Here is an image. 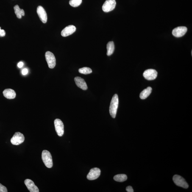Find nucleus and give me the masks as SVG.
I'll return each instance as SVG.
<instances>
[{
	"label": "nucleus",
	"instance_id": "9b49d317",
	"mask_svg": "<svg viewBox=\"0 0 192 192\" xmlns=\"http://www.w3.org/2000/svg\"><path fill=\"white\" fill-rule=\"evenodd\" d=\"M37 12L41 21L43 23L47 22V16L46 11L41 6H39L37 8Z\"/></svg>",
	"mask_w": 192,
	"mask_h": 192
},
{
	"label": "nucleus",
	"instance_id": "4be33fe9",
	"mask_svg": "<svg viewBox=\"0 0 192 192\" xmlns=\"http://www.w3.org/2000/svg\"><path fill=\"white\" fill-rule=\"evenodd\" d=\"M7 188L6 187L0 184V192H7Z\"/></svg>",
	"mask_w": 192,
	"mask_h": 192
},
{
	"label": "nucleus",
	"instance_id": "ddd939ff",
	"mask_svg": "<svg viewBox=\"0 0 192 192\" xmlns=\"http://www.w3.org/2000/svg\"><path fill=\"white\" fill-rule=\"evenodd\" d=\"M25 184L28 189L30 192H39V189L34 184V182L30 179H26L24 181Z\"/></svg>",
	"mask_w": 192,
	"mask_h": 192
},
{
	"label": "nucleus",
	"instance_id": "0eeeda50",
	"mask_svg": "<svg viewBox=\"0 0 192 192\" xmlns=\"http://www.w3.org/2000/svg\"><path fill=\"white\" fill-rule=\"evenodd\" d=\"M54 125L57 135L59 136H62L64 132V125L63 122L60 119H56L54 121Z\"/></svg>",
	"mask_w": 192,
	"mask_h": 192
},
{
	"label": "nucleus",
	"instance_id": "423d86ee",
	"mask_svg": "<svg viewBox=\"0 0 192 192\" xmlns=\"http://www.w3.org/2000/svg\"><path fill=\"white\" fill-rule=\"evenodd\" d=\"M25 137L22 134L19 132L15 133L11 139V142L12 145H19L24 141Z\"/></svg>",
	"mask_w": 192,
	"mask_h": 192
},
{
	"label": "nucleus",
	"instance_id": "6e6552de",
	"mask_svg": "<svg viewBox=\"0 0 192 192\" xmlns=\"http://www.w3.org/2000/svg\"><path fill=\"white\" fill-rule=\"evenodd\" d=\"M158 73L155 70L148 69L143 73V76L145 78L149 81L154 80L157 77Z\"/></svg>",
	"mask_w": 192,
	"mask_h": 192
},
{
	"label": "nucleus",
	"instance_id": "1a4fd4ad",
	"mask_svg": "<svg viewBox=\"0 0 192 192\" xmlns=\"http://www.w3.org/2000/svg\"><path fill=\"white\" fill-rule=\"evenodd\" d=\"M188 30V29L185 26H179L175 28L172 31L174 36L177 37H181L185 35Z\"/></svg>",
	"mask_w": 192,
	"mask_h": 192
},
{
	"label": "nucleus",
	"instance_id": "5701e85b",
	"mask_svg": "<svg viewBox=\"0 0 192 192\" xmlns=\"http://www.w3.org/2000/svg\"><path fill=\"white\" fill-rule=\"evenodd\" d=\"M6 35V32L4 30L1 29L0 27V36L4 37Z\"/></svg>",
	"mask_w": 192,
	"mask_h": 192
},
{
	"label": "nucleus",
	"instance_id": "393cba45",
	"mask_svg": "<svg viewBox=\"0 0 192 192\" xmlns=\"http://www.w3.org/2000/svg\"><path fill=\"white\" fill-rule=\"evenodd\" d=\"M22 73L24 75H26L28 73V70L27 69L25 68L22 71Z\"/></svg>",
	"mask_w": 192,
	"mask_h": 192
},
{
	"label": "nucleus",
	"instance_id": "dca6fc26",
	"mask_svg": "<svg viewBox=\"0 0 192 192\" xmlns=\"http://www.w3.org/2000/svg\"><path fill=\"white\" fill-rule=\"evenodd\" d=\"M152 91V88L151 87H148L141 92L140 94V98L142 99H146L150 95Z\"/></svg>",
	"mask_w": 192,
	"mask_h": 192
},
{
	"label": "nucleus",
	"instance_id": "6ab92c4d",
	"mask_svg": "<svg viewBox=\"0 0 192 192\" xmlns=\"http://www.w3.org/2000/svg\"><path fill=\"white\" fill-rule=\"evenodd\" d=\"M127 176L125 174H120L114 176V179L116 182H122L127 180Z\"/></svg>",
	"mask_w": 192,
	"mask_h": 192
},
{
	"label": "nucleus",
	"instance_id": "412c9836",
	"mask_svg": "<svg viewBox=\"0 0 192 192\" xmlns=\"http://www.w3.org/2000/svg\"><path fill=\"white\" fill-rule=\"evenodd\" d=\"M82 3V0H70L69 4L73 7H76L80 6Z\"/></svg>",
	"mask_w": 192,
	"mask_h": 192
},
{
	"label": "nucleus",
	"instance_id": "f257e3e1",
	"mask_svg": "<svg viewBox=\"0 0 192 192\" xmlns=\"http://www.w3.org/2000/svg\"><path fill=\"white\" fill-rule=\"evenodd\" d=\"M118 105V95L115 94L112 97L109 109L110 115L112 118H115L116 117Z\"/></svg>",
	"mask_w": 192,
	"mask_h": 192
},
{
	"label": "nucleus",
	"instance_id": "39448f33",
	"mask_svg": "<svg viewBox=\"0 0 192 192\" xmlns=\"http://www.w3.org/2000/svg\"><path fill=\"white\" fill-rule=\"evenodd\" d=\"M115 0H107L103 5L102 9L105 12H109L113 10L116 6Z\"/></svg>",
	"mask_w": 192,
	"mask_h": 192
},
{
	"label": "nucleus",
	"instance_id": "20e7f679",
	"mask_svg": "<svg viewBox=\"0 0 192 192\" xmlns=\"http://www.w3.org/2000/svg\"><path fill=\"white\" fill-rule=\"evenodd\" d=\"M173 179L174 183L178 186L185 189L188 188V184L186 182L185 179L182 176L175 175L173 176Z\"/></svg>",
	"mask_w": 192,
	"mask_h": 192
},
{
	"label": "nucleus",
	"instance_id": "9d476101",
	"mask_svg": "<svg viewBox=\"0 0 192 192\" xmlns=\"http://www.w3.org/2000/svg\"><path fill=\"white\" fill-rule=\"evenodd\" d=\"M101 171L99 169L95 168L92 169L87 176L89 180H94L98 178L100 175Z\"/></svg>",
	"mask_w": 192,
	"mask_h": 192
},
{
	"label": "nucleus",
	"instance_id": "aec40b11",
	"mask_svg": "<svg viewBox=\"0 0 192 192\" xmlns=\"http://www.w3.org/2000/svg\"><path fill=\"white\" fill-rule=\"evenodd\" d=\"M79 72L81 74H88L92 73V71L91 69L90 68L87 67H84L79 69Z\"/></svg>",
	"mask_w": 192,
	"mask_h": 192
},
{
	"label": "nucleus",
	"instance_id": "f8f14e48",
	"mask_svg": "<svg viewBox=\"0 0 192 192\" xmlns=\"http://www.w3.org/2000/svg\"><path fill=\"white\" fill-rule=\"evenodd\" d=\"M76 28L73 25H70L65 27L62 30L61 34L62 36L67 37L72 35L76 32Z\"/></svg>",
	"mask_w": 192,
	"mask_h": 192
},
{
	"label": "nucleus",
	"instance_id": "f3484780",
	"mask_svg": "<svg viewBox=\"0 0 192 192\" xmlns=\"http://www.w3.org/2000/svg\"><path fill=\"white\" fill-rule=\"evenodd\" d=\"M15 13L16 15L17 18L19 19H21L22 17L25 15L24 11L23 9H20L19 6L18 5L15 6L14 7Z\"/></svg>",
	"mask_w": 192,
	"mask_h": 192
},
{
	"label": "nucleus",
	"instance_id": "2eb2a0df",
	"mask_svg": "<svg viewBox=\"0 0 192 192\" xmlns=\"http://www.w3.org/2000/svg\"><path fill=\"white\" fill-rule=\"evenodd\" d=\"M3 94L5 97L8 99H14L16 96V94L14 90L11 89H7L3 92Z\"/></svg>",
	"mask_w": 192,
	"mask_h": 192
},
{
	"label": "nucleus",
	"instance_id": "a878e982",
	"mask_svg": "<svg viewBox=\"0 0 192 192\" xmlns=\"http://www.w3.org/2000/svg\"><path fill=\"white\" fill-rule=\"evenodd\" d=\"M23 65H24V63H23V62H20L18 63V66L19 68H21L22 67Z\"/></svg>",
	"mask_w": 192,
	"mask_h": 192
},
{
	"label": "nucleus",
	"instance_id": "b1692460",
	"mask_svg": "<svg viewBox=\"0 0 192 192\" xmlns=\"http://www.w3.org/2000/svg\"><path fill=\"white\" fill-rule=\"evenodd\" d=\"M126 191L128 192H134V190L132 186H128L126 188Z\"/></svg>",
	"mask_w": 192,
	"mask_h": 192
},
{
	"label": "nucleus",
	"instance_id": "7ed1b4c3",
	"mask_svg": "<svg viewBox=\"0 0 192 192\" xmlns=\"http://www.w3.org/2000/svg\"><path fill=\"white\" fill-rule=\"evenodd\" d=\"M45 56L49 68H54L56 65V58L54 54L50 51H47L45 53Z\"/></svg>",
	"mask_w": 192,
	"mask_h": 192
},
{
	"label": "nucleus",
	"instance_id": "a211bd4d",
	"mask_svg": "<svg viewBox=\"0 0 192 192\" xmlns=\"http://www.w3.org/2000/svg\"><path fill=\"white\" fill-rule=\"evenodd\" d=\"M107 55L108 56L111 55L114 51V43L113 41L109 42L107 45Z\"/></svg>",
	"mask_w": 192,
	"mask_h": 192
},
{
	"label": "nucleus",
	"instance_id": "4468645a",
	"mask_svg": "<svg viewBox=\"0 0 192 192\" xmlns=\"http://www.w3.org/2000/svg\"><path fill=\"white\" fill-rule=\"evenodd\" d=\"M74 81L76 85L79 88L83 90H86L88 89L87 84L83 79L77 76L75 78Z\"/></svg>",
	"mask_w": 192,
	"mask_h": 192
},
{
	"label": "nucleus",
	"instance_id": "f03ea898",
	"mask_svg": "<svg viewBox=\"0 0 192 192\" xmlns=\"http://www.w3.org/2000/svg\"><path fill=\"white\" fill-rule=\"evenodd\" d=\"M42 158L43 163L47 167L51 168L53 166L52 156L49 151L43 150L42 152Z\"/></svg>",
	"mask_w": 192,
	"mask_h": 192
}]
</instances>
